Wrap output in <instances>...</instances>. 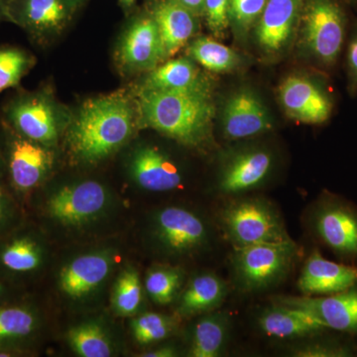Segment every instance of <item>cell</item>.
Listing matches in <instances>:
<instances>
[{"mask_svg": "<svg viewBox=\"0 0 357 357\" xmlns=\"http://www.w3.org/2000/svg\"><path fill=\"white\" fill-rule=\"evenodd\" d=\"M314 234L326 248L347 259H357V211L333 196L324 197L311 215Z\"/></svg>", "mask_w": 357, "mask_h": 357, "instance_id": "obj_12", "label": "cell"}, {"mask_svg": "<svg viewBox=\"0 0 357 357\" xmlns=\"http://www.w3.org/2000/svg\"><path fill=\"white\" fill-rule=\"evenodd\" d=\"M187 54L197 64L213 73L231 72L241 64V57L236 52L210 37L192 40Z\"/></svg>", "mask_w": 357, "mask_h": 357, "instance_id": "obj_28", "label": "cell"}, {"mask_svg": "<svg viewBox=\"0 0 357 357\" xmlns=\"http://www.w3.org/2000/svg\"><path fill=\"white\" fill-rule=\"evenodd\" d=\"M151 234L159 250L171 257L199 255L210 248L213 237L206 220L178 206H165L155 213Z\"/></svg>", "mask_w": 357, "mask_h": 357, "instance_id": "obj_7", "label": "cell"}, {"mask_svg": "<svg viewBox=\"0 0 357 357\" xmlns=\"http://www.w3.org/2000/svg\"><path fill=\"white\" fill-rule=\"evenodd\" d=\"M342 0H305L301 13L304 45L324 67L337 64L347 33Z\"/></svg>", "mask_w": 357, "mask_h": 357, "instance_id": "obj_6", "label": "cell"}, {"mask_svg": "<svg viewBox=\"0 0 357 357\" xmlns=\"http://www.w3.org/2000/svg\"><path fill=\"white\" fill-rule=\"evenodd\" d=\"M9 293H10L9 286L0 279V304L9 302Z\"/></svg>", "mask_w": 357, "mask_h": 357, "instance_id": "obj_42", "label": "cell"}, {"mask_svg": "<svg viewBox=\"0 0 357 357\" xmlns=\"http://www.w3.org/2000/svg\"><path fill=\"white\" fill-rule=\"evenodd\" d=\"M230 0H204L202 17L215 36L222 37L229 27Z\"/></svg>", "mask_w": 357, "mask_h": 357, "instance_id": "obj_37", "label": "cell"}, {"mask_svg": "<svg viewBox=\"0 0 357 357\" xmlns=\"http://www.w3.org/2000/svg\"><path fill=\"white\" fill-rule=\"evenodd\" d=\"M272 128L271 115L255 93L243 89L227 98L222 115V130L227 139H249Z\"/></svg>", "mask_w": 357, "mask_h": 357, "instance_id": "obj_18", "label": "cell"}, {"mask_svg": "<svg viewBox=\"0 0 357 357\" xmlns=\"http://www.w3.org/2000/svg\"><path fill=\"white\" fill-rule=\"evenodd\" d=\"M267 0H230L229 26L238 36L255 29Z\"/></svg>", "mask_w": 357, "mask_h": 357, "instance_id": "obj_34", "label": "cell"}, {"mask_svg": "<svg viewBox=\"0 0 357 357\" xmlns=\"http://www.w3.org/2000/svg\"><path fill=\"white\" fill-rule=\"evenodd\" d=\"M176 328L175 319L158 312H146L131 323L133 337L138 344H153L168 337Z\"/></svg>", "mask_w": 357, "mask_h": 357, "instance_id": "obj_33", "label": "cell"}, {"mask_svg": "<svg viewBox=\"0 0 357 357\" xmlns=\"http://www.w3.org/2000/svg\"><path fill=\"white\" fill-rule=\"evenodd\" d=\"M9 1L10 0H0V24L4 22L9 23Z\"/></svg>", "mask_w": 357, "mask_h": 357, "instance_id": "obj_41", "label": "cell"}, {"mask_svg": "<svg viewBox=\"0 0 357 357\" xmlns=\"http://www.w3.org/2000/svg\"><path fill=\"white\" fill-rule=\"evenodd\" d=\"M257 326L267 337L281 340H301L325 333L304 312L273 303L257 317Z\"/></svg>", "mask_w": 357, "mask_h": 357, "instance_id": "obj_24", "label": "cell"}, {"mask_svg": "<svg viewBox=\"0 0 357 357\" xmlns=\"http://www.w3.org/2000/svg\"><path fill=\"white\" fill-rule=\"evenodd\" d=\"M347 76H349V88L351 91L357 89V31L351 40L347 49Z\"/></svg>", "mask_w": 357, "mask_h": 357, "instance_id": "obj_38", "label": "cell"}, {"mask_svg": "<svg viewBox=\"0 0 357 357\" xmlns=\"http://www.w3.org/2000/svg\"><path fill=\"white\" fill-rule=\"evenodd\" d=\"M68 342L77 356L109 357L112 354V344L100 326L93 323L82 324L70 328Z\"/></svg>", "mask_w": 357, "mask_h": 357, "instance_id": "obj_30", "label": "cell"}, {"mask_svg": "<svg viewBox=\"0 0 357 357\" xmlns=\"http://www.w3.org/2000/svg\"><path fill=\"white\" fill-rule=\"evenodd\" d=\"M142 303V286L139 274L132 268L121 272L114 286L112 304L119 316H133Z\"/></svg>", "mask_w": 357, "mask_h": 357, "instance_id": "obj_32", "label": "cell"}, {"mask_svg": "<svg viewBox=\"0 0 357 357\" xmlns=\"http://www.w3.org/2000/svg\"><path fill=\"white\" fill-rule=\"evenodd\" d=\"M274 164L273 153L260 145L241 147L229 152L218 170V194L231 199L259 189L269 180Z\"/></svg>", "mask_w": 357, "mask_h": 357, "instance_id": "obj_10", "label": "cell"}, {"mask_svg": "<svg viewBox=\"0 0 357 357\" xmlns=\"http://www.w3.org/2000/svg\"><path fill=\"white\" fill-rule=\"evenodd\" d=\"M84 0H10L9 23L18 26L37 45H48L62 34Z\"/></svg>", "mask_w": 357, "mask_h": 357, "instance_id": "obj_9", "label": "cell"}, {"mask_svg": "<svg viewBox=\"0 0 357 357\" xmlns=\"http://www.w3.org/2000/svg\"><path fill=\"white\" fill-rule=\"evenodd\" d=\"M298 252L292 239L234 248L230 269L236 287L256 293L276 286L290 274Z\"/></svg>", "mask_w": 357, "mask_h": 357, "instance_id": "obj_5", "label": "cell"}, {"mask_svg": "<svg viewBox=\"0 0 357 357\" xmlns=\"http://www.w3.org/2000/svg\"><path fill=\"white\" fill-rule=\"evenodd\" d=\"M227 293V284L217 274L196 275L181 294L178 314L192 317L215 311L225 302Z\"/></svg>", "mask_w": 357, "mask_h": 357, "instance_id": "obj_26", "label": "cell"}, {"mask_svg": "<svg viewBox=\"0 0 357 357\" xmlns=\"http://www.w3.org/2000/svg\"><path fill=\"white\" fill-rule=\"evenodd\" d=\"M112 268V259L107 253L79 256L63 268L59 285L68 297L81 299L102 285L109 277Z\"/></svg>", "mask_w": 357, "mask_h": 357, "instance_id": "obj_23", "label": "cell"}, {"mask_svg": "<svg viewBox=\"0 0 357 357\" xmlns=\"http://www.w3.org/2000/svg\"><path fill=\"white\" fill-rule=\"evenodd\" d=\"M128 171L134 183L147 192L175 191L185 182L182 167L170 155L152 145H141L134 150Z\"/></svg>", "mask_w": 357, "mask_h": 357, "instance_id": "obj_15", "label": "cell"}, {"mask_svg": "<svg viewBox=\"0 0 357 357\" xmlns=\"http://www.w3.org/2000/svg\"><path fill=\"white\" fill-rule=\"evenodd\" d=\"M115 62L126 76L147 74L165 62L158 27L149 13L134 18L122 32Z\"/></svg>", "mask_w": 357, "mask_h": 357, "instance_id": "obj_11", "label": "cell"}, {"mask_svg": "<svg viewBox=\"0 0 357 357\" xmlns=\"http://www.w3.org/2000/svg\"><path fill=\"white\" fill-rule=\"evenodd\" d=\"M184 282V272L170 266L155 267L145 278V289L156 304H171L177 297Z\"/></svg>", "mask_w": 357, "mask_h": 357, "instance_id": "obj_31", "label": "cell"}, {"mask_svg": "<svg viewBox=\"0 0 357 357\" xmlns=\"http://www.w3.org/2000/svg\"><path fill=\"white\" fill-rule=\"evenodd\" d=\"M109 195L96 181H84L61 188L45 203L47 215L67 227H77L95 220L107 208Z\"/></svg>", "mask_w": 357, "mask_h": 357, "instance_id": "obj_13", "label": "cell"}, {"mask_svg": "<svg viewBox=\"0 0 357 357\" xmlns=\"http://www.w3.org/2000/svg\"><path fill=\"white\" fill-rule=\"evenodd\" d=\"M134 98L138 128L154 129L191 148H204L211 142L215 107L210 89H135Z\"/></svg>", "mask_w": 357, "mask_h": 357, "instance_id": "obj_2", "label": "cell"}, {"mask_svg": "<svg viewBox=\"0 0 357 357\" xmlns=\"http://www.w3.org/2000/svg\"><path fill=\"white\" fill-rule=\"evenodd\" d=\"M218 220L234 248L291 239L276 206L262 197L243 195L227 199L218 211Z\"/></svg>", "mask_w": 357, "mask_h": 357, "instance_id": "obj_4", "label": "cell"}, {"mask_svg": "<svg viewBox=\"0 0 357 357\" xmlns=\"http://www.w3.org/2000/svg\"><path fill=\"white\" fill-rule=\"evenodd\" d=\"M273 303L304 312L324 330L357 335V286L333 295L279 296Z\"/></svg>", "mask_w": 357, "mask_h": 357, "instance_id": "obj_14", "label": "cell"}, {"mask_svg": "<svg viewBox=\"0 0 357 357\" xmlns=\"http://www.w3.org/2000/svg\"><path fill=\"white\" fill-rule=\"evenodd\" d=\"M177 1L202 17L204 0H177Z\"/></svg>", "mask_w": 357, "mask_h": 357, "instance_id": "obj_40", "label": "cell"}, {"mask_svg": "<svg viewBox=\"0 0 357 357\" xmlns=\"http://www.w3.org/2000/svg\"><path fill=\"white\" fill-rule=\"evenodd\" d=\"M297 286L305 296L344 292L357 286V267L331 261L314 250L304 263Z\"/></svg>", "mask_w": 357, "mask_h": 357, "instance_id": "obj_20", "label": "cell"}, {"mask_svg": "<svg viewBox=\"0 0 357 357\" xmlns=\"http://www.w3.org/2000/svg\"><path fill=\"white\" fill-rule=\"evenodd\" d=\"M135 1L136 0H121L122 6L126 7V8H129V7L132 6L133 4L135 3Z\"/></svg>", "mask_w": 357, "mask_h": 357, "instance_id": "obj_44", "label": "cell"}, {"mask_svg": "<svg viewBox=\"0 0 357 357\" xmlns=\"http://www.w3.org/2000/svg\"><path fill=\"white\" fill-rule=\"evenodd\" d=\"M354 352L351 345L332 340L304 342L292 351L294 356L299 357H347Z\"/></svg>", "mask_w": 357, "mask_h": 357, "instance_id": "obj_35", "label": "cell"}, {"mask_svg": "<svg viewBox=\"0 0 357 357\" xmlns=\"http://www.w3.org/2000/svg\"><path fill=\"white\" fill-rule=\"evenodd\" d=\"M34 307L7 302L0 304V357L20 356L38 332Z\"/></svg>", "mask_w": 357, "mask_h": 357, "instance_id": "obj_22", "label": "cell"}, {"mask_svg": "<svg viewBox=\"0 0 357 357\" xmlns=\"http://www.w3.org/2000/svg\"><path fill=\"white\" fill-rule=\"evenodd\" d=\"M4 170H6V166H4L3 153H2L1 138H0V176H4Z\"/></svg>", "mask_w": 357, "mask_h": 357, "instance_id": "obj_43", "label": "cell"}, {"mask_svg": "<svg viewBox=\"0 0 357 357\" xmlns=\"http://www.w3.org/2000/svg\"><path fill=\"white\" fill-rule=\"evenodd\" d=\"M73 114L59 102L53 89H18L4 102L1 121L23 137L51 148L67 131Z\"/></svg>", "mask_w": 357, "mask_h": 357, "instance_id": "obj_3", "label": "cell"}, {"mask_svg": "<svg viewBox=\"0 0 357 357\" xmlns=\"http://www.w3.org/2000/svg\"><path fill=\"white\" fill-rule=\"evenodd\" d=\"M148 13L158 27L165 61L199 31L201 17L177 0H151Z\"/></svg>", "mask_w": 357, "mask_h": 357, "instance_id": "obj_21", "label": "cell"}, {"mask_svg": "<svg viewBox=\"0 0 357 357\" xmlns=\"http://www.w3.org/2000/svg\"><path fill=\"white\" fill-rule=\"evenodd\" d=\"M279 98L288 116L302 123H325L332 115V98L307 77H286L279 88Z\"/></svg>", "mask_w": 357, "mask_h": 357, "instance_id": "obj_16", "label": "cell"}, {"mask_svg": "<svg viewBox=\"0 0 357 357\" xmlns=\"http://www.w3.org/2000/svg\"><path fill=\"white\" fill-rule=\"evenodd\" d=\"M4 178V176H0V237L20 225V208L13 190Z\"/></svg>", "mask_w": 357, "mask_h": 357, "instance_id": "obj_36", "label": "cell"}, {"mask_svg": "<svg viewBox=\"0 0 357 357\" xmlns=\"http://www.w3.org/2000/svg\"><path fill=\"white\" fill-rule=\"evenodd\" d=\"M36 57L15 45H0V95L7 89L20 88L21 81L36 65Z\"/></svg>", "mask_w": 357, "mask_h": 357, "instance_id": "obj_29", "label": "cell"}, {"mask_svg": "<svg viewBox=\"0 0 357 357\" xmlns=\"http://www.w3.org/2000/svg\"><path fill=\"white\" fill-rule=\"evenodd\" d=\"M305 0H267L255 26V36L263 52L277 55L287 48L300 23Z\"/></svg>", "mask_w": 357, "mask_h": 357, "instance_id": "obj_19", "label": "cell"}, {"mask_svg": "<svg viewBox=\"0 0 357 357\" xmlns=\"http://www.w3.org/2000/svg\"><path fill=\"white\" fill-rule=\"evenodd\" d=\"M177 349L172 345H164L141 354L143 357H174L178 356Z\"/></svg>", "mask_w": 357, "mask_h": 357, "instance_id": "obj_39", "label": "cell"}, {"mask_svg": "<svg viewBox=\"0 0 357 357\" xmlns=\"http://www.w3.org/2000/svg\"><path fill=\"white\" fill-rule=\"evenodd\" d=\"M344 3L349 4V6L356 7L357 8V0H342Z\"/></svg>", "mask_w": 357, "mask_h": 357, "instance_id": "obj_45", "label": "cell"}, {"mask_svg": "<svg viewBox=\"0 0 357 357\" xmlns=\"http://www.w3.org/2000/svg\"><path fill=\"white\" fill-rule=\"evenodd\" d=\"M137 128L135 98L117 91L89 98L73 114L68 144L77 161L95 164L121 149Z\"/></svg>", "mask_w": 357, "mask_h": 357, "instance_id": "obj_1", "label": "cell"}, {"mask_svg": "<svg viewBox=\"0 0 357 357\" xmlns=\"http://www.w3.org/2000/svg\"><path fill=\"white\" fill-rule=\"evenodd\" d=\"M229 335V317L222 312H210L202 317L192 328L190 356L218 357L227 347Z\"/></svg>", "mask_w": 357, "mask_h": 357, "instance_id": "obj_27", "label": "cell"}, {"mask_svg": "<svg viewBox=\"0 0 357 357\" xmlns=\"http://www.w3.org/2000/svg\"><path fill=\"white\" fill-rule=\"evenodd\" d=\"M20 227L0 237V279L7 285L29 278L44 264L43 243L35 232Z\"/></svg>", "mask_w": 357, "mask_h": 357, "instance_id": "obj_17", "label": "cell"}, {"mask_svg": "<svg viewBox=\"0 0 357 357\" xmlns=\"http://www.w3.org/2000/svg\"><path fill=\"white\" fill-rule=\"evenodd\" d=\"M136 89L148 91H197L210 89L208 79L192 59L178 58L165 61L147 73Z\"/></svg>", "mask_w": 357, "mask_h": 357, "instance_id": "obj_25", "label": "cell"}, {"mask_svg": "<svg viewBox=\"0 0 357 357\" xmlns=\"http://www.w3.org/2000/svg\"><path fill=\"white\" fill-rule=\"evenodd\" d=\"M0 138L3 153L4 175L14 194L25 195L38 188L53 166L50 148L23 137L0 122Z\"/></svg>", "mask_w": 357, "mask_h": 357, "instance_id": "obj_8", "label": "cell"}]
</instances>
